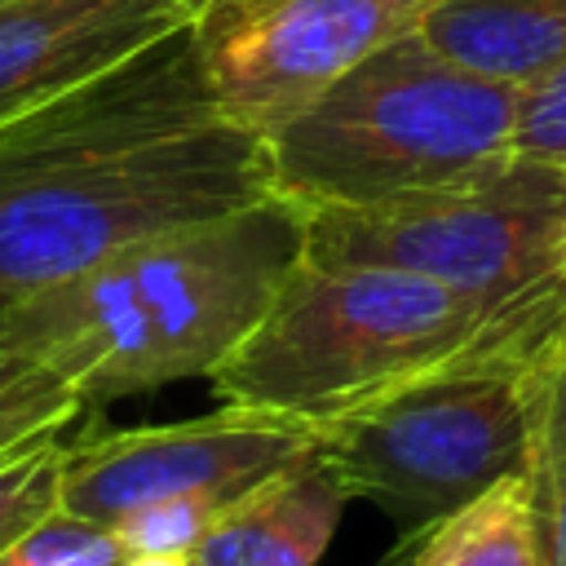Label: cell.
Listing matches in <instances>:
<instances>
[{
	"label": "cell",
	"mask_w": 566,
	"mask_h": 566,
	"mask_svg": "<svg viewBox=\"0 0 566 566\" xmlns=\"http://www.w3.org/2000/svg\"><path fill=\"white\" fill-rule=\"evenodd\" d=\"M513 150L526 159L566 168V66L517 88Z\"/></svg>",
	"instance_id": "ac0fdd59"
},
{
	"label": "cell",
	"mask_w": 566,
	"mask_h": 566,
	"mask_svg": "<svg viewBox=\"0 0 566 566\" xmlns=\"http://www.w3.org/2000/svg\"><path fill=\"white\" fill-rule=\"evenodd\" d=\"M80 411H84V398L62 376H53L40 363L27 367L22 376L0 385V455L22 442H35L44 433L71 429V420Z\"/></svg>",
	"instance_id": "e0dca14e"
},
{
	"label": "cell",
	"mask_w": 566,
	"mask_h": 566,
	"mask_svg": "<svg viewBox=\"0 0 566 566\" xmlns=\"http://www.w3.org/2000/svg\"><path fill=\"white\" fill-rule=\"evenodd\" d=\"M124 557L128 548L111 526L53 509L0 553V566H119Z\"/></svg>",
	"instance_id": "2e32d148"
},
{
	"label": "cell",
	"mask_w": 566,
	"mask_h": 566,
	"mask_svg": "<svg viewBox=\"0 0 566 566\" xmlns=\"http://www.w3.org/2000/svg\"><path fill=\"white\" fill-rule=\"evenodd\" d=\"M177 0H9L0 4V124L190 27Z\"/></svg>",
	"instance_id": "9c48e42d"
},
{
	"label": "cell",
	"mask_w": 566,
	"mask_h": 566,
	"mask_svg": "<svg viewBox=\"0 0 566 566\" xmlns=\"http://www.w3.org/2000/svg\"><path fill=\"white\" fill-rule=\"evenodd\" d=\"M177 4H181V9H190V13H195V18H199V13H203V9H208V4H212V0H177Z\"/></svg>",
	"instance_id": "7402d4cb"
},
{
	"label": "cell",
	"mask_w": 566,
	"mask_h": 566,
	"mask_svg": "<svg viewBox=\"0 0 566 566\" xmlns=\"http://www.w3.org/2000/svg\"><path fill=\"white\" fill-rule=\"evenodd\" d=\"M438 0H265L195 22L221 111L265 133L389 40L420 31Z\"/></svg>",
	"instance_id": "ba28073f"
},
{
	"label": "cell",
	"mask_w": 566,
	"mask_h": 566,
	"mask_svg": "<svg viewBox=\"0 0 566 566\" xmlns=\"http://www.w3.org/2000/svg\"><path fill=\"white\" fill-rule=\"evenodd\" d=\"M62 460H66V429L0 455V553L57 509Z\"/></svg>",
	"instance_id": "5bb4252c"
},
{
	"label": "cell",
	"mask_w": 566,
	"mask_h": 566,
	"mask_svg": "<svg viewBox=\"0 0 566 566\" xmlns=\"http://www.w3.org/2000/svg\"><path fill=\"white\" fill-rule=\"evenodd\" d=\"M27 367H35L31 358H22V354H13V349H0V385L4 380H13V376H22Z\"/></svg>",
	"instance_id": "44dd1931"
},
{
	"label": "cell",
	"mask_w": 566,
	"mask_h": 566,
	"mask_svg": "<svg viewBox=\"0 0 566 566\" xmlns=\"http://www.w3.org/2000/svg\"><path fill=\"white\" fill-rule=\"evenodd\" d=\"M305 256L301 212L261 199L137 239L0 305V349L62 376L84 407L212 376Z\"/></svg>",
	"instance_id": "7a4b0ae2"
},
{
	"label": "cell",
	"mask_w": 566,
	"mask_h": 566,
	"mask_svg": "<svg viewBox=\"0 0 566 566\" xmlns=\"http://www.w3.org/2000/svg\"><path fill=\"white\" fill-rule=\"evenodd\" d=\"M517 88L407 31L261 133L270 190L296 212L363 208L513 159Z\"/></svg>",
	"instance_id": "277c9868"
},
{
	"label": "cell",
	"mask_w": 566,
	"mask_h": 566,
	"mask_svg": "<svg viewBox=\"0 0 566 566\" xmlns=\"http://www.w3.org/2000/svg\"><path fill=\"white\" fill-rule=\"evenodd\" d=\"M119 566H190V553H128Z\"/></svg>",
	"instance_id": "ffe728a7"
},
{
	"label": "cell",
	"mask_w": 566,
	"mask_h": 566,
	"mask_svg": "<svg viewBox=\"0 0 566 566\" xmlns=\"http://www.w3.org/2000/svg\"><path fill=\"white\" fill-rule=\"evenodd\" d=\"M416 566H539L526 478H500L491 491L429 526Z\"/></svg>",
	"instance_id": "4fadbf2b"
},
{
	"label": "cell",
	"mask_w": 566,
	"mask_h": 566,
	"mask_svg": "<svg viewBox=\"0 0 566 566\" xmlns=\"http://www.w3.org/2000/svg\"><path fill=\"white\" fill-rule=\"evenodd\" d=\"M562 327L566 301L500 310L424 274L301 256L208 380L221 402L327 429L438 367L495 345L548 340Z\"/></svg>",
	"instance_id": "3957f363"
},
{
	"label": "cell",
	"mask_w": 566,
	"mask_h": 566,
	"mask_svg": "<svg viewBox=\"0 0 566 566\" xmlns=\"http://www.w3.org/2000/svg\"><path fill=\"white\" fill-rule=\"evenodd\" d=\"M261 133L208 80L195 22L0 124V305L270 199Z\"/></svg>",
	"instance_id": "6da1fadb"
},
{
	"label": "cell",
	"mask_w": 566,
	"mask_h": 566,
	"mask_svg": "<svg viewBox=\"0 0 566 566\" xmlns=\"http://www.w3.org/2000/svg\"><path fill=\"white\" fill-rule=\"evenodd\" d=\"M0 4H9V0H0Z\"/></svg>",
	"instance_id": "603a6c76"
},
{
	"label": "cell",
	"mask_w": 566,
	"mask_h": 566,
	"mask_svg": "<svg viewBox=\"0 0 566 566\" xmlns=\"http://www.w3.org/2000/svg\"><path fill=\"white\" fill-rule=\"evenodd\" d=\"M424 535V531H420ZM420 535H398V544L376 562V566H416V553H420Z\"/></svg>",
	"instance_id": "d6986e66"
},
{
	"label": "cell",
	"mask_w": 566,
	"mask_h": 566,
	"mask_svg": "<svg viewBox=\"0 0 566 566\" xmlns=\"http://www.w3.org/2000/svg\"><path fill=\"white\" fill-rule=\"evenodd\" d=\"M553 340V336H548ZM544 340L495 345L438 367L323 429V460L349 500L420 535L526 469L531 358Z\"/></svg>",
	"instance_id": "5b68a950"
},
{
	"label": "cell",
	"mask_w": 566,
	"mask_h": 566,
	"mask_svg": "<svg viewBox=\"0 0 566 566\" xmlns=\"http://www.w3.org/2000/svg\"><path fill=\"white\" fill-rule=\"evenodd\" d=\"M424 40L513 88L566 66V0H438Z\"/></svg>",
	"instance_id": "8fae6325"
},
{
	"label": "cell",
	"mask_w": 566,
	"mask_h": 566,
	"mask_svg": "<svg viewBox=\"0 0 566 566\" xmlns=\"http://www.w3.org/2000/svg\"><path fill=\"white\" fill-rule=\"evenodd\" d=\"M349 491L323 451L243 491L195 544L190 566H318Z\"/></svg>",
	"instance_id": "30bf717a"
},
{
	"label": "cell",
	"mask_w": 566,
	"mask_h": 566,
	"mask_svg": "<svg viewBox=\"0 0 566 566\" xmlns=\"http://www.w3.org/2000/svg\"><path fill=\"white\" fill-rule=\"evenodd\" d=\"M526 495L539 566H566V327L531 358Z\"/></svg>",
	"instance_id": "7c38bea8"
},
{
	"label": "cell",
	"mask_w": 566,
	"mask_h": 566,
	"mask_svg": "<svg viewBox=\"0 0 566 566\" xmlns=\"http://www.w3.org/2000/svg\"><path fill=\"white\" fill-rule=\"evenodd\" d=\"M265 482V478H261ZM256 486V482H252ZM252 486H208V491H186L159 504H146L128 517H119L111 531L128 553H195V544L212 531V522Z\"/></svg>",
	"instance_id": "9a60e30c"
},
{
	"label": "cell",
	"mask_w": 566,
	"mask_h": 566,
	"mask_svg": "<svg viewBox=\"0 0 566 566\" xmlns=\"http://www.w3.org/2000/svg\"><path fill=\"white\" fill-rule=\"evenodd\" d=\"M323 447V429L243 402L177 424L111 429L66 442L57 509L115 526L119 517L208 486H252Z\"/></svg>",
	"instance_id": "52a82bcc"
},
{
	"label": "cell",
	"mask_w": 566,
	"mask_h": 566,
	"mask_svg": "<svg viewBox=\"0 0 566 566\" xmlns=\"http://www.w3.org/2000/svg\"><path fill=\"white\" fill-rule=\"evenodd\" d=\"M305 256L424 274L486 305L566 301V168L513 155L464 181L301 212Z\"/></svg>",
	"instance_id": "8992f818"
}]
</instances>
